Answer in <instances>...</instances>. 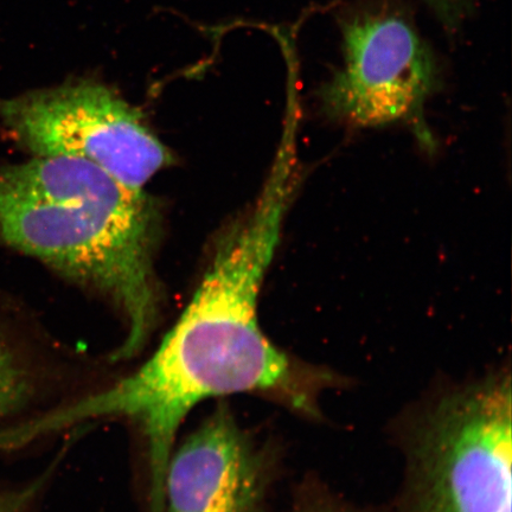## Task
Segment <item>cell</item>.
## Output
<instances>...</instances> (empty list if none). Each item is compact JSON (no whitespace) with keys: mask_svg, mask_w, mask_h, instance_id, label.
<instances>
[{"mask_svg":"<svg viewBox=\"0 0 512 512\" xmlns=\"http://www.w3.org/2000/svg\"><path fill=\"white\" fill-rule=\"evenodd\" d=\"M280 238L271 217L241 216L217 242L194 296L142 366L12 427L6 444L19 451L70 428L126 422L143 439L150 511L163 512L165 471L179 430L204 402L275 394L311 411L302 371L259 322L260 292Z\"/></svg>","mask_w":512,"mask_h":512,"instance_id":"cell-1","label":"cell"},{"mask_svg":"<svg viewBox=\"0 0 512 512\" xmlns=\"http://www.w3.org/2000/svg\"><path fill=\"white\" fill-rule=\"evenodd\" d=\"M156 241L151 200L99 166L50 156L0 168V245L115 306L126 334L113 362L137 357L158 324Z\"/></svg>","mask_w":512,"mask_h":512,"instance_id":"cell-2","label":"cell"},{"mask_svg":"<svg viewBox=\"0 0 512 512\" xmlns=\"http://www.w3.org/2000/svg\"><path fill=\"white\" fill-rule=\"evenodd\" d=\"M511 446L509 376L446 396L415 440L411 512H511Z\"/></svg>","mask_w":512,"mask_h":512,"instance_id":"cell-3","label":"cell"},{"mask_svg":"<svg viewBox=\"0 0 512 512\" xmlns=\"http://www.w3.org/2000/svg\"><path fill=\"white\" fill-rule=\"evenodd\" d=\"M0 123L34 157L86 160L132 189L172 163L142 112L92 80L0 98Z\"/></svg>","mask_w":512,"mask_h":512,"instance_id":"cell-4","label":"cell"},{"mask_svg":"<svg viewBox=\"0 0 512 512\" xmlns=\"http://www.w3.org/2000/svg\"><path fill=\"white\" fill-rule=\"evenodd\" d=\"M343 66L322 89L326 112L379 127L418 119L437 85L431 50L405 19L364 15L342 24Z\"/></svg>","mask_w":512,"mask_h":512,"instance_id":"cell-5","label":"cell"},{"mask_svg":"<svg viewBox=\"0 0 512 512\" xmlns=\"http://www.w3.org/2000/svg\"><path fill=\"white\" fill-rule=\"evenodd\" d=\"M265 490L264 457L220 402L172 451L163 512H260Z\"/></svg>","mask_w":512,"mask_h":512,"instance_id":"cell-6","label":"cell"},{"mask_svg":"<svg viewBox=\"0 0 512 512\" xmlns=\"http://www.w3.org/2000/svg\"><path fill=\"white\" fill-rule=\"evenodd\" d=\"M67 362L0 293V432L59 405Z\"/></svg>","mask_w":512,"mask_h":512,"instance_id":"cell-7","label":"cell"},{"mask_svg":"<svg viewBox=\"0 0 512 512\" xmlns=\"http://www.w3.org/2000/svg\"><path fill=\"white\" fill-rule=\"evenodd\" d=\"M59 458L35 477L16 484H0V512H41Z\"/></svg>","mask_w":512,"mask_h":512,"instance_id":"cell-8","label":"cell"},{"mask_svg":"<svg viewBox=\"0 0 512 512\" xmlns=\"http://www.w3.org/2000/svg\"><path fill=\"white\" fill-rule=\"evenodd\" d=\"M446 23L456 22L467 0H426Z\"/></svg>","mask_w":512,"mask_h":512,"instance_id":"cell-9","label":"cell"}]
</instances>
